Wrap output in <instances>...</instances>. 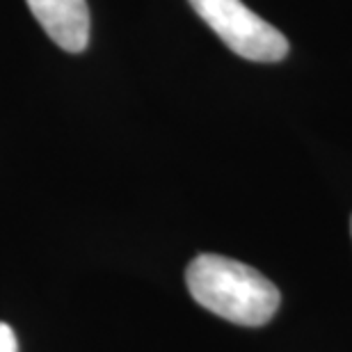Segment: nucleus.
<instances>
[{
	"mask_svg": "<svg viewBox=\"0 0 352 352\" xmlns=\"http://www.w3.org/2000/svg\"><path fill=\"white\" fill-rule=\"evenodd\" d=\"M44 32L67 53H82L89 44L87 0H28Z\"/></svg>",
	"mask_w": 352,
	"mask_h": 352,
	"instance_id": "obj_3",
	"label": "nucleus"
},
{
	"mask_svg": "<svg viewBox=\"0 0 352 352\" xmlns=\"http://www.w3.org/2000/svg\"><path fill=\"white\" fill-rule=\"evenodd\" d=\"M190 295L204 309L245 327H261L277 314L281 295L254 267L220 254H199L186 270Z\"/></svg>",
	"mask_w": 352,
	"mask_h": 352,
	"instance_id": "obj_1",
	"label": "nucleus"
},
{
	"mask_svg": "<svg viewBox=\"0 0 352 352\" xmlns=\"http://www.w3.org/2000/svg\"><path fill=\"white\" fill-rule=\"evenodd\" d=\"M0 352H19L16 334L7 322H0Z\"/></svg>",
	"mask_w": 352,
	"mask_h": 352,
	"instance_id": "obj_4",
	"label": "nucleus"
},
{
	"mask_svg": "<svg viewBox=\"0 0 352 352\" xmlns=\"http://www.w3.org/2000/svg\"><path fill=\"white\" fill-rule=\"evenodd\" d=\"M204 23L236 55L252 62H279L288 41L277 28L250 10L243 0H188Z\"/></svg>",
	"mask_w": 352,
	"mask_h": 352,
	"instance_id": "obj_2",
	"label": "nucleus"
}]
</instances>
